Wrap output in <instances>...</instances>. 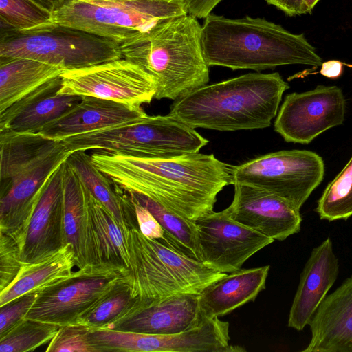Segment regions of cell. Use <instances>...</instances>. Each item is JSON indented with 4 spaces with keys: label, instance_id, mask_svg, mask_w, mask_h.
Listing matches in <instances>:
<instances>
[{
    "label": "cell",
    "instance_id": "cell-43",
    "mask_svg": "<svg viewBox=\"0 0 352 352\" xmlns=\"http://www.w3.org/2000/svg\"><path fill=\"white\" fill-rule=\"evenodd\" d=\"M164 1H177V0H164Z\"/></svg>",
    "mask_w": 352,
    "mask_h": 352
},
{
    "label": "cell",
    "instance_id": "cell-26",
    "mask_svg": "<svg viewBox=\"0 0 352 352\" xmlns=\"http://www.w3.org/2000/svg\"><path fill=\"white\" fill-rule=\"evenodd\" d=\"M64 71L60 67L34 59L1 58L0 113Z\"/></svg>",
    "mask_w": 352,
    "mask_h": 352
},
{
    "label": "cell",
    "instance_id": "cell-12",
    "mask_svg": "<svg viewBox=\"0 0 352 352\" xmlns=\"http://www.w3.org/2000/svg\"><path fill=\"white\" fill-rule=\"evenodd\" d=\"M345 111L346 100L340 87L318 85L285 96L274 130L287 142L307 144L323 132L341 125Z\"/></svg>",
    "mask_w": 352,
    "mask_h": 352
},
{
    "label": "cell",
    "instance_id": "cell-33",
    "mask_svg": "<svg viewBox=\"0 0 352 352\" xmlns=\"http://www.w3.org/2000/svg\"><path fill=\"white\" fill-rule=\"evenodd\" d=\"M0 17L2 24L17 31L52 23V12L32 0H0Z\"/></svg>",
    "mask_w": 352,
    "mask_h": 352
},
{
    "label": "cell",
    "instance_id": "cell-19",
    "mask_svg": "<svg viewBox=\"0 0 352 352\" xmlns=\"http://www.w3.org/2000/svg\"><path fill=\"white\" fill-rule=\"evenodd\" d=\"M338 273V260L331 239L327 237L312 250L302 269L289 311L288 327L302 331L309 324Z\"/></svg>",
    "mask_w": 352,
    "mask_h": 352
},
{
    "label": "cell",
    "instance_id": "cell-16",
    "mask_svg": "<svg viewBox=\"0 0 352 352\" xmlns=\"http://www.w3.org/2000/svg\"><path fill=\"white\" fill-rule=\"evenodd\" d=\"M233 185L234 198L226 209L234 220L274 241H283L300 231V209L291 203L262 188Z\"/></svg>",
    "mask_w": 352,
    "mask_h": 352
},
{
    "label": "cell",
    "instance_id": "cell-30",
    "mask_svg": "<svg viewBox=\"0 0 352 352\" xmlns=\"http://www.w3.org/2000/svg\"><path fill=\"white\" fill-rule=\"evenodd\" d=\"M138 302L129 275L117 283L76 323L85 324L91 329H111L114 324L129 316L135 309Z\"/></svg>",
    "mask_w": 352,
    "mask_h": 352
},
{
    "label": "cell",
    "instance_id": "cell-10",
    "mask_svg": "<svg viewBox=\"0 0 352 352\" xmlns=\"http://www.w3.org/2000/svg\"><path fill=\"white\" fill-rule=\"evenodd\" d=\"M129 275L102 265L78 269L71 277L37 290L24 318L59 327L76 323Z\"/></svg>",
    "mask_w": 352,
    "mask_h": 352
},
{
    "label": "cell",
    "instance_id": "cell-40",
    "mask_svg": "<svg viewBox=\"0 0 352 352\" xmlns=\"http://www.w3.org/2000/svg\"><path fill=\"white\" fill-rule=\"evenodd\" d=\"M320 66V74L331 79L339 78L343 72V63L337 60H327L322 63Z\"/></svg>",
    "mask_w": 352,
    "mask_h": 352
},
{
    "label": "cell",
    "instance_id": "cell-31",
    "mask_svg": "<svg viewBox=\"0 0 352 352\" xmlns=\"http://www.w3.org/2000/svg\"><path fill=\"white\" fill-rule=\"evenodd\" d=\"M316 212L320 219L328 221L352 217V157L324 190Z\"/></svg>",
    "mask_w": 352,
    "mask_h": 352
},
{
    "label": "cell",
    "instance_id": "cell-24",
    "mask_svg": "<svg viewBox=\"0 0 352 352\" xmlns=\"http://www.w3.org/2000/svg\"><path fill=\"white\" fill-rule=\"evenodd\" d=\"M91 193L126 230L138 228L134 206L128 196L93 163L86 151L72 153L67 159Z\"/></svg>",
    "mask_w": 352,
    "mask_h": 352
},
{
    "label": "cell",
    "instance_id": "cell-37",
    "mask_svg": "<svg viewBox=\"0 0 352 352\" xmlns=\"http://www.w3.org/2000/svg\"><path fill=\"white\" fill-rule=\"evenodd\" d=\"M131 201L134 206L140 232L146 237L157 240L167 247V241L165 237L164 231L155 217L148 209L138 202L132 199Z\"/></svg>",
    "mask_w": 352,
    "mask_h": 352
},
{
    "label": "cell",
    "instance_id": "cell-20",
    "mask_svg": "<svg viewBox=\"0 0 352 352\" xmlns=\"http://www.w3.org/2000/svg\"><path fill=\"white\" fill-rule=\"evenodd\" d=\"M60 76L25 95L0 113V133H37L76 106L82 96L58 94Z\"/></svg>",
    "mask_w": 352,
    "mask_h": 352
},
{
    "label": "cell",
    "instance_id": "cell-27",
    "mask_svg": "<svg viewBox=\"0 0 352 352\" xmlns=\"http://www.w3.org/2000/svg\"><path fill=\"white\" fill-rule=\"evenodd\" d=\"M88 201L100 265L129 274L130 262L126 241V232L129 230L121 226L89 190Z\"/></svg>",
    "mask_w": 352,
    "mask_h": 352
},
{
    "label": "cell",
    "instance_id": "cell-7",
    "mask_svg": "<svg viewBox=\"0 0 352 352\" xmlns=\"http://www.w3.org/2000/svg\"><path fill=\"white\" fill-rule=\"evenodd\" d=\"M187 14L183 0H65L52 13V21L120 45L166 19Z\"/></svg>",
    "mask_w": 352,
    "mask_h": 352
},
{
    "label": "cell",
    "instance_id": "cell-21",
    "mask_svg": "<svg viewBox=\"0 0 352 352\" xmlns=\"http://www.w3.org/2000/svg\"><path fill=\"white\" fill-rule=\"evenodd\" d=\"M309 325V343L303 352H352V276L327 295Z\"/></svg>",
    "mask_w": 352,
    "mask_h": 352
},
{
    "label": "cell",
    "instance_id": "cell-29",
    "mask_svg": "<svg viewBox=\"0 0 352 352\" xmlns=\"http://www.w3.org/2000/svg\"><path fill=\"white\" fill-rule=\"evenodd\" d=\"M123 192L155 217L164 231L168 248L200 261L197 226L194 221L175 214L143 195Z\"/></svg>",
    "mask_w": 352,
    "mask_h": 352
},
{
    "label": "cell",
    "instance_id": "cell-11",
    "mask_svg": "<svg viewBox=\"0 0 352 352\" xmlns=\"http://www.w3.org/2000/svg\"><path fill=\"white\" fill-rule=\"evenodd\" d=\"M58 94L94 96L132 106L155 98L153 78L136 64L120 58L60 74Z\"/></svg>",
    "mask_w": 352,
    "mask_h": 352
},
{
    "label": "cell",
    "instance_id": "cell-36",
    "mask_svg": "<svg viewBox=\"0 0 352 352\" xmlns=\"http://www.w3.org/2000/svg\"><path fill=\"white\" fill-rule=\"evenodd\" d=\"M37 291L27 293L0 306V336L24 318L33 305Z\"/></svg>",
    "mask_w": 352,
    "mask_h": 352
},
{
    "label": "cell",
    "instance_id": "cell-42",
    "mask_svg": "<svg viewBox=\"0 0 352 352\" xmlns=\"http://www.w3.org/2000/svg\"><path fill=\"white\" fill-rule=\"evenodd\" d=\"M320 0H304L303 12L304 14L311 13L313 9Z\"/></svg>",
    "mask_w": 352,
    "mask_h": 352
},
{
    "label": "cell",
    "instance_id": "cell-23",
    "mask_svg": "<svg viewBox=\"0 0 352 352\" xmlns=\"http://www.w3.org/2000/svg\"><path fill=\"white\" fill-rule=\"evenodd\" d=\"M270 268V265H265L241 269L211 283L199 294L203 315L206 318H219L254 301L265 288Z\"/></svg>",
    "mask_w": 352,
    "mask_h": 352
},
{
    "label": "cell",
    "instance_id": "cell-14",
    "mask_svg": "<svg viewBox=\"0 0 352 352\" xmlns=\"http://www.w3.org/2000/svg\"><path fill=\"white\" fill-rule=\"evenodd\" d=\"M72 153L60 141L50 152L23 168L1 184L0 232L19 238L39 201L48 177Z\"/></svg>",
    "mask_w": 352,
    "mask_h": 352
},
{
    "label": "cell",
    "instance_id": "cell-41",
    "mask_svg": "<svg viewBox=\"0 0 352 352\" xmlns=\"http://www.w3.org/2000/svg\"><path fill=\"white\" fill-rule=\"evenodd\" d=\"M43 8L53 12L59 8L65 0H32Z\"/></svg>",
    "mask_w": 352,
    "mask_h": 352
},
{
    "label": "cell",
    "instance_id": "cell-18",
    "mask_svg": "<svg viewBox=\"0 0 352 352\" xmlns=\"http://www.w3.org/2000/svg\"><path fill=\"white\" fill-rule=\"evenodd\" d=\"M199 294H178L135 309L111 329L157 335L188 331L206 318L201 311Z\"/></svg>",
    "mask_w": 352,
    "mask_h": 352
},
{
    "label": "cell",
    "instance_id": "cell-9",
    "mask_svg": "<svg viewBox=\"0 0 352 352\" xmlns=\"http://www.w3.org/2000/svg\"><path fill=\"white\" fill-rule=\"evenodd\" d=\"M232 175V184L262 188L300 209L323 180L324 163L311 151L284 150L234 166Z\"/></svg>",
    "mask_w": 352,
    "mask_h": 352
},
{
    "label": "cell",
    "instance_id": "cell-32",
    "mask_svg": "<svg viewBox=\"0 0 352 352\" xmlns=\"http://www.w3.org/2000/svg\"><path fill=\"white\" fill-rule=\"evenodd\" d=\"M59 327L51 323L23 318L0 336V351H33L50 342Z\"/></svg>",
    "mask_w": 352,
    "mask_h": 352
},
{
    "label": "cell",
    "instance_id": "cell-38",
    "mask_svg": "<svg viewBox=\"0 0 352 352\" xmlns=\"http://www.w3.org/2000/svg\"><path fill=\"white\" fill-rule=\"evenodd\" d=\"M188 14L195 18H206L222 0H183Z\"/></svg>",
    "mask_w": 352,
    "mask_h": 352
},
{
    "label": "cell",
    "instance_id": "cell-1",
    "mask_svg": "<svg viewBox=\"0 0 352 352\" xmlns=\"http://www.w3.org/2000/svg\"><path fill=\"white\" fill-rule=\"evenodd\" d=\"M93 163L126 192L143 195L191 221L213 212L217 196L232 184V166L199 152L139 157L99 151Z\"/></svg>",
    "mask_w": 352,
    "mask_h": 352
},
{
    "label": "cell",
    "instance_id": "cell-5",
    "mask_svg": "<svg viewBox=\"0 0 352 352\" xmlns=\"http://www.w3.org/2000/svg\"><path fill=\"white\" fill-rule=\"evenodd\" d=\"M126 241L135 309L178 294H200L226 274L146 237L138 228L129 229Z\"/></svg>",
    "mask_w": 352,
    "mask_h": 352
},
{
    "label": "cell",
    "instance_id": "cell-17",
    "mask_svg": "<svg viewBox=\"0 0 352 352\" xmlns=\"http://www.w3.org/2000/svg\"><path fill=\"white\" fill-rule=\"evenodd\" d=\"M148 115L141 106H132L94 96L81 100L38 132L55 141L141 120Z\"/></svg>",
    "mask_w": 352,
    "mask_h": 352
},
{
    "label": "cell",
    "instance_id": "cell-13",
    "mask_svg": "<svg viewBox=\"0 0 352 352\" xmlns=\"http://www.w3.org/2000/svg\"><path fill=\"white\" fill-rule=\"evenodd\" d=\"M200 261L208 267L231 273L274 239L234 220L226 209L195 221Z\"/></svg>",
    "mask_w": 352,
    "mask_h": 352
},
{
    "label": "cell",
    "instance_id": "cell-8",
    "mask_svg": "<svg viewBox=\"0 0 352 352\" xmlns=\"http://www.w3.org/2000/svg\"><path fill=\"white\" fill-rule=\"evenodd\" d=\"M0 58H27L78 69L122 58L120 45L84 30L52 23L1 33Z\"/></svg>",
    "mask_w": 352,
    "mask_h": 352
},
{
    "label": "cell",
    "instance_id": "cell-15",
    "mask_svg": "<svg viewBox=\"0 0 352 352\" xmlns=\"http://www.w3.org/2000/svg\"><path fill=\"white\" fill-rule=\"evenodd\" d=\"M64 162L47 179L31 219L17 241L23 265L41 261L67 244L64 228Z\"/></svg>",
    "mask_w": 352,
    "mask_h": 352
},
{
    "label": "cell",
    "instance_id": "cell-6",
    "mask_svg": "<svg viewBox=\"0 0 352 352\" xmlns=\"http://www.w3.org/2000/svg\"><path fill=\"white\" fill-rule=\"evenodd\" d=\"M71 153L99 150L139 157H165L199 152L208 140L170 116H147L60 141Z\"/></svg>",
    "mask_w": 352,
    "mask_h": 352
},
{
    "label": "cell",
    "instance_id": "cell-35",
    "mask_svg": "<svg viewBox=\"0 0 352 352\" xmlns=\"http://www.w3.org/2000/svg\"><path fill=\"white\" fill-rule=\"evenodd\" d=\"M23 265L16 238L0 232V292L13 282Z\"/></svg>",
    "mask_w": 352,
    "mask_h": 352
},
{
    "label": "cell",
    "instance_id": "cell-39",
    "mask_svg": "<svg viewBox=\"0 0 352 352\" xmlns=\"http://www.w3.org/2000/svg\"><path fill=\"white\" fill-rule=\"evenodd\" d=\"M269 5H272L283 11L285 14L294 16L304 14V0H265Z\"/></svg>",
    "mask_w": 352,
    "mask_h": 352
},
{
    "label": "cell",
    "instance_id": "cell-2",
    "mask_svg": "<svg viewBox=\"0 0 352 352\" xmlns=\"http://www.w3.org/2000/svg\"><path fill=\"white\" fill-rule=\"evenodd\" d=\"M201 41L208 66L259 71L287 65L316 68L322 63L303 34L262 18L230 19L210 14L201 25Z\"/></svg>",
    "mask_w": 352,
    "mask_h": 352
},
{
    "label": "cell",
    "instance_id": "cell-28",
    "mask_svg": "<svg viewBox=\"0 0 352 352\" xmlns=\"http://www.w3.org/2000/svg\"><path fill=\"white\" fill-rule=\"evenodd\" d=\"M59 143L38 133H0L1 184L11 179L26 165L53 150Z\"/></svg>",
    "mask_w": 352,
    "mask_h": 352
},
{
    "label": "cell",
    "instance_id": "cell-34",
    "mask_svg": "<svg viewBox=\"0 0 352 352\" xmlns=\"http://www.w3.org/2000/svg\"><path fill=\"white\" fill-rule=\"evenodd\" d=\"M91 330V328L80 323L60 326L45 351L96 352L90 341Z\"/></svg>",
    "mask_w": 352,
    "mask_h": 352
},
{
    "label": "cell",
    "instance_id": "cell-3",
    "mask_svg": "<svg viewBox=\"0 0 352 352\" xmlns=\"http://www.w3.org/2000/svg\"><path fill=\"white\" fill-rule=\"evenodd\" d=\"M289 88L278 72L248 73L197 89L175 100L169 115L194 129H264L276 116Z\"/></svg>",
    "mask_w": 352,
    "mask_h": 352
},
{
    "label": "cell",
    "instance_id": "cell-4",
    "mask_svg": "<svg viewBox=\"0 0 352 352\" xmlns=\"http://www.w3.org/2000/svg\"><path fill=\"white\" fill-rule=\"evenodd\" d=\"M201 32L197 18L187 14L159 23L120 44V50L122 58L136 64L153 78L155 99L175 101L209 80Z\"/></svg>",
    "mask_w": 352,
    "mask_h": 352
},
{
    "label": "cell",
    "instance_id": "cell-25",
    "mask_svg": "<svg viewBox=\"0 0 352 352\" xmlns=\"http://www.w3.org/2000/svg\"><path fill=\"white\" fill-rule=\"evenodd\" d=\"M74 266L75 254L69 243L41 261L23 265L13 282L0 292V306L71 277Z\"/></svg>",
    "mask_w": 352,
    "mask_h": 352
},
{
    "label": "cell",
    "instance_id": "cell-22",
    "mask_svg": "<svg viewBox=\"0 0 352 352\" xmlns=\"http://www.w3.org/2000/svg\"><path fill=\"white\" fill-rule=\"evenodd\" d=\"M88 188L67 160L64 162V228L78 269L100 265L98 261L88 201Z\"/></svg>",
    "mask_w": 352,
    "mask_h": 352
}]
</instances>
